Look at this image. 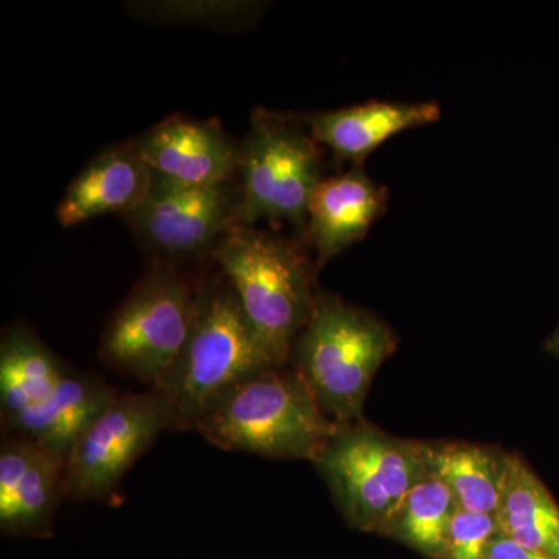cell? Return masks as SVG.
Listing matches in <instances>:
<instances>
[{
    "mask_svg": "<svg viewBox=\"0 0 559 559\" xmlns=\"http://www.w3.org/2000/svg\"><path fill=\"white\" fill-rule=\"evenodd\" d=\"M275 366L223 274L198 286L186 344L157 385L173 409L171 430H194L227 393Z\"/></svg>",
    "mask_w": 559,
    "mask_h": 559,
    "instance_id": "cell-1",
    "label": "cell"
},
{
    "mask_svg": "<svg viewBox=\"0 0 559 559\" xmlns=\"http://www.w3.org/2000/svg\"><path fill=\"white\" fill-rule=\"evenodd\" d=\"M210 259L237 294L275 366H289L294 344L318 300V266L296 241L253 226L234 227Z\"/></svg>",
    "mask_w": 559,
    "mask_h": 559,
    "instance_id": "cell-2",
    "label": "cell"
},
{
    "mask_svg": "<svg viewBox=\"0 0 559 559\" xmlns=\"http://www.w3.org/2000/svg\"><path fill=\"white\" fill-rule=\"evenodd\" d=\"M337 426L320 409L296 369L283 366L242 381L194 432L223 451L311 462Z\"/></svg>",
    "mask_w": 559,
    "mask_h": 559,
    "instance_id": "cell-3",
    "label": "cell"
},
{
    "mask_svg": "<svg viewBox=\"0 0 559 559\" xmlns=\"http://www.w3.org/2000/svg\"><path fill=\"white\" fill-rule=\"evenodd\" d=\"M395 348V334L377 316L319 293L289 366L307 382L323 414L347 425L362 421L371 381Z\"/></svg>",
    "mask_w": 559,
    "mask_h": 559,
    "instance_id": "cell-4",
    "label": "cell"
},
{
    "mask_svg": "<svg viewBox=\"0 0 559 559\" xmlns=\"http://www.w3.org/2000/svg\"><path fill=\"white\" fill-rule=\"evenodd\" d=\"M353 528L380 533L429 474L421 441L390 437L366 419L340 425L311 460Z\"/></svg>",
    "mask_w": 559,
    "mask_h": 559,
    "instance_id": "cell-5",
    "label": "cell"
},
{
    "mask_svg": "<svg viewBox=\"0 0 559 559\" xmlns=\"http://www.w3.org/2000/svg\"><path fill=\"white\" fill-rule=\"evenodd\" d=\"M198 286L178 266L153 261L106 322L98 348L102 362L157 388L189 336Z\"/></svg>",
    "mask_w": 559,
    "mask_h": 559,
    "instance_id": "cell-6",
    "label": "cell"
},
{
    "mask_svg": "<svg viewBox=\"0 0 559 559\" xmlns=\"http://www.w3.org/2000/svg\"><path fill=\"white\" fill-rule=\"evenodd\" d=\"M241 224L270 221L305 229L323 178V150L301 119L255 108L240 143Z\"/></svg>",
    "mask_w": 559,
    "mask_h": 559,
    "instance_id": "cell-7",
    "label": "cell"
},
{
    "mask_svg": "<svg viewBox=\"0 0 559 559\" xmlns=\"http://www.w3.org/2000/svg\"><path fill=\"white\" fill-rule=\"evenodd\" d=\"M173 428V409L156 388L123 393L81 433L64 462L72 502H119L120 484L135 462Z\"/></svg>",
    "mask_w": 559,
    "mask_h": 559,
    "instance_id": "cell-8",
    "label": "cell"
},
{
    "mask_svg": "<svg viewBox=\"0 0 559 559\" xmlns=\"http://www.w3.org/2000/svg\"><path fill=\"white\" fill-rule=\"evenodd\" d=\"M124 219L154 261L178 266L212 257L221 240L242 226L240 182L191 187L153 175L148 197Z\"/></svg>",
    "mask_w": 559,
    "mask_h": 559,
    "instance_id": "cell-9",
    "label": "cell"
},
{
    "mask_svg": "<svg viewBox=\"0 0 559 559\" xmlns=\"http://www.w3.org/2000/svg\"><path fill=\"white\" fill-rule=\"evenodd\" d=\"M64 495V460L33 441L2 432L0 441V533L47 539Z\"/></svg>",
    "mask_w": 559,
    "mask_h": 559,
    "instance_id": "cell-10",
    "label": "cell"
},
{
    "mask_svg": "<svg viewBox=\"0 0 559 559\" xmlns=\"http://www.w3.org/2000/svg\"><path fill=\"white\" fill-rule=\"evenodd\" d=\"M157 178L180 186L207 187L237 179L240 143L216 120L171 116L134 140Z\"/></svg>",
    "mask_w": 559,
    "mask_h": 559,
    "instance_id": "cell-11",
    "label": "cell"
},
{
    "mask_svg": "<svg viewBox=\"0 0 559 559\" xmlns=\"http://www.w3.org/2000/svg\"><path fill=\"white\" fill-rule=\"evenodd\" d=\"M389 193L364 167L325 178L308 210L305 240L318 253L319 266L362 240L384 215Z\"/></svg>",
    "mask_w": 559,
    "mask_h": 559,
    "instance_id": "cell-12",
    "label": "cell"
},
{
    "mask_svg": "<svg viewBox=\"0 0 559 559\" xmlns=\"http://www.w3.org/2000/svg\"><path fill=\"white\" fill-rule=\"evenodd\" d=\"M439 103L369 102L301 117L312 139L340 164L364 167L374 150L401 132L436 123Z\"/></svg>",
    "mask_w": 559,
    "mask_h": 559,
    "instance_id": "cell-13",
    "label": "cell"
},
{
    "mask_svg": "<svg viewBox=\"0 0 559 559\" xmlns=\"http://www.w3.org/2000/svg\"><path fill=\"white\" fill-rule=\"evenodd\" d=\"M151 183L153 171L140 156L134 140L110 146L73 179L55 213L64 227L106 213L128 216L148 197Z\"/></svg>",
    "mask_w": 559,
    "mask_h": 559,
    "instance_id": "cell-14",
    "label": "cell"
},
{
    "mask_svg": "<svg viewBox=\"0 0 559 559\" xmlns=\"http://www.w3.org/2000/svg\"><path fill=\"white\" fill-rule=\"evenodd\" d=\"M119 395V390L98 374L72 367L49 399L3 425L2 432L24 437L66 462L81 433Z\"/></svg>",
    "mask_w": 559,
    "mask_h": 559,
    "instance_id": "cell-15",
    "label": "cell"
},
{
    "mask_svg": "<svg viewBox=\"0 0 559 559\" xmlns=\"http://www.w3.org/2000/svg\"><path fill=\"white\" fill-rule=\"evenodd\" d=\"M70 369L72 367L58 358L24 323H14L3 331L0 341L2 426L49 399Z\"/></svg>",
    "mask_w": 559,
    "mask_h": 559,
    "instance_id": "cell-16",
    "label": "cell"
},
{
    "mask_svg": "<svg viewBox=\"0 0 559 559\" xmlns=\"http://www.w3.org/2000/svg\"><path fill=\"white\" fill-rule=\"evenodd\" d=\"M496 520L503 535L559 559V506L520 455L507 457L506 484Z\"/></svg>",
    "mask_w": 559,
    "mask_h": 559,
    "instance_id": "cell-17",
    "label": "cell"
},
{
    "mask_svg": "<svg viewBox=\"0 0 559 559\" xmlns=\"http://www.w3.org/2000/svg\"><path fill=\"white\" fill-rule=\"evenodd\" d=\"M429 473L451 489L460 509L498 513L507 474V454L479 444L423 443Z\"/></svg>",
    "mask_w": 559,
    "mask_h": 559,
    "instance_id": "cell-18",
    "label": "cell"
},
{
    "mask_svg": "<svg viewBox=\"0 0 559 559\" xmlns=\"http://www.w3.org/2000/svg\"><path fill=\"white\" fill-rule=\"evenodd\" d=\"M459 509L451 489L429 473L401 500L381 535L406 544L429 559H444L448 533Z\"/></svg>",
    "mask_w": 559,
    "mask_h": 559,
    "instance_id": "cell-19",
    "label": "cell"
},
{
    "mask_svg": "<svg viewBox=\"0 0 559 559\" xmlns=\"http://www.w3.org/2000/svg\"><path fill=\"white\" fill-rule=\"evenodd\" d=\"M132 9L146 11V16L153 20H164L170 22H194V24L205 25H224L238 24L246 17H253L255 14V2H165L142 3V7H135L132 3Z\"/></svg>",
    "mask_w": 559,
    "mask_h": 559,
    "instance_id": "cell-20",
    "label": "cell"
},
{
    "mask_svg": "<svg viewBox=\"0 0 559 559\" xmlns=\"http://www.w3.org/2000/svg\"><path fill=\"white\" fill-rule=\"evenodd\" d=\"M499 532L492 514L457 509L448 533L444 559H487L489 544Z\"/></svg>",
    "mask_w": 559,
    "mask_h": 559,
    "instance_id": "cell-21",
    "label": "cell"
},
{
    "mask_svg": "<svg viewBox=\"0 0 559 559\" xmlns=\"http://www.w3.org/2000/svg\"><path fill=\"white\" fill-rule=\"evenodd\" d=\"M487 559H554L528 547L522 546L516 540L509 538L503 533H496L489 544Z\"/></svg>",
    "mask_w": 559,
    "mask_h": 559,
    "instance_id": "cell-22",
    "label": "cell"
},
{
    "mask_svg": "<svg viewBox=\"0 0 559 559\" xmlns=\"http://www.w3.org/2000/svg\"><path fill=\"white\" fill-rule=\"evenodd\" d=\"M551 347H554V352L557 353L559 356V331L557 333V336H555V340L551 341Z\"/></svg>",
    "mask_w": 559,
    "mask_h": 559,
    "instance_id": "cell-23",
    "label": "cell"
}]
</instances>
